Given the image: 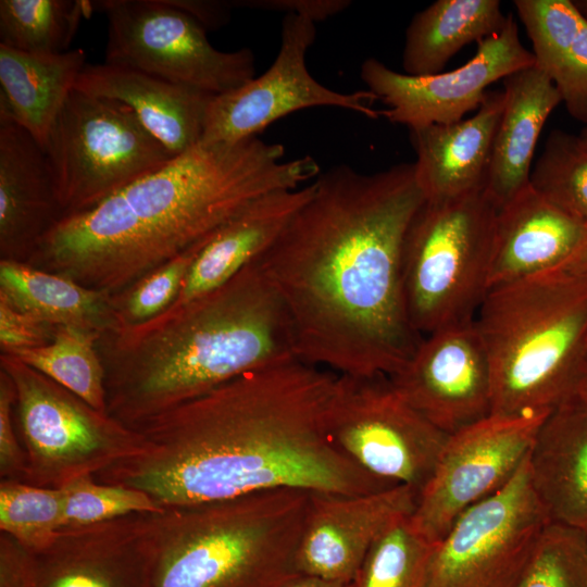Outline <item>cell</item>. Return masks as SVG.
Returning <instances> with one entry per match:
<instances>
[{
	"mask_svg": "<svg viewBox=\"0 0 587 587\" xmlns=\"http://www.w3.org/2000/svg\"><path fill=\"white\" fill-rule=\"evenodd\" d=\"M258 259L292 323L301 361L338 375L391 376L423 336L408 317L402 250L425 201L414 163L321 172Z\"/></svg>",
	"mask_w": 587,
	"mask_h": 587,
	"instance_id": "cell-1",
	"label": "cell"
},
{
	"mask_svg": "<svg viewBox=\"0 0 587 587\" xmlns=\"http://www.w3.org/2000/svg\"><path fill=\"white\" fill-rule=\"evenodd\" d=\"M337 376L301 360L240 375L142 423L138 451L93 478L141 490L161 508L280 488L350 496L398 486L330 439Z\"/></svg>",
	"mask_w": 587,
	"mask_h": 587,
	"instance_id": "cell-2",
	"label": "cell"
},
{
	"mask_svg": "<svg viewBox=\"0 0 587 587\" xmlns=\"http://www.w3.org/2000/svg\"><path fill=\"white\" fill-rule=\"evenodd\" d=\"M284 153L280 143L258 136L200 141L93 207L63 216L26 262L118 295L208 242L257 199L321 173L312 157L283 161Z\"/></svg>",
	"mask_w": 587,
	"mask_h": 587,
	"instance_id": "cell-3",
	"label": "cell"
},
{
	"mask_svg": "<svg viewBox=\"0 0 587 587\" xmlns=\"http://www.w3.org/2000/svg\"><path fill=\"white\" fill-rule=\"evenodd\" d=\"M108 414L137 428L246 373L300 360L287 310L258 260L220 288L100 336Z\"/></svg>",
	"mask_w": 587,
	"mask_h": 587,
	"instance_id": "cell-4",
	"label": "cell"
},
{
	"mask_svg": "<svg viewBox=\"0 0 587 587\" xmlns=\"http://www.w3.org/2000/svg\"><path fill=\"white\" fill-rule=\"evenodd\" d=\"M311 492L280 488L141 513L149 587H278L296 554Z\"/></svg>",
	"mask_w": 587,
	"mask_h": 587,
	"instance_id": "cell-5",
	"label": "cell"
},
{
	"mask_svg": "<svg viewBox=\"0 0 587 587\" xmlns=\"http://www.w3.org/2000/svg\"><path fill=\"white\" fill-rule=\"evenodd\" d=\"M475 324L491 415H547L587 398V277L558 270L490 288Z\"/></svg>",
	"mask_w": 587,
	"mask_h": 587,
	"instance_id": "cell-6",
	"label": "cell"
},
{
	"mask_svg": "<svg viewBox=\"0 0 587 587\" xmlns=\"http://www.w3.org/2000/svg\"><path fill=\"white\" fill-rule=\"evenodd\" d=\"M498 211L484 190L425 200L413 216L402 286L408 317L421 336L475 319L489 289Z\"/></svg>",
	"mask_w": 587,
	"mask_h": 587,
	"instance_id": "cell-7",
	"label": "cell"
},
{
	"mask_svg": "<svg viewBox=\"0 0 587 587\" xmlns=\"http://www.w3.org/2000/svg\"><path fill=\"white\" fill-rule=\"evenodd\" d=\"M14 389L18 436L26 455L24 483L62 488L135 454L137 429L96 410L77 395L15 357L0 354Z\"/></svg>",
	"mask_w": 587,
	"mask_h": 587,
	"instance_id": "cell-8",
	"label": "cell"
},
{
	"mask_svg": "<svg viewBox=\"0 0 587 587\" xmlns=\"http://www.w3.org/2000/svg\"><path fill=\"white\" fill-rule=\"evenodd\" d=\"M42 149L64 216L93 207L175 157L124 103L76 88Z\"/></svg>",
	"mask_w": 587,
	"mask_h": 587,
	"instance_id": "cell-9",
	"label": "cell"
},
{
	"mask_svg": "<svg viewBox=\"0 0 587 587\" xmlns=\"http://www.w3.org/2000/svg\"><path fill=\"white\" fill-rule=\"evenodd\" d=\"M108 21L105 63L127 66L213 96L254 77L249 48L221 51L207 30L165 0L90 1Z\"/></svg>",
	"mask_w": 587,
	"mask_h": 587,
	"instance_id": "cell-10",
	"label": "cell"
},
{
	"mask_svg": "<svg viewBox=\"0 0 587 587\" xmlns=\"http://www.w3.org/2000/svg\"><path fill=\"white\" fill-rule=\"evenodd\" d=\"M327 429L335 446L362 470L417 492L449 436L412 408L386 375H338Z\"/></svg>",
	"mask_w": 587,
	"mask_h": 587,
	"instance_id": "cell-11",
	"label": "cell"
},
{
	"mask_svg": "<svg viewBox=\"0 0 587 587\" xmlns=\"http://www.w3.org/2000/svg\"><path fill=\"white\" fill-rule=\"evenodd\" d=\"M548 523L526 458L505 487L469 509L435 545L425 587H516Z\"/></svg>",
	"mask_w": 587,
	"mask_h": 587,
	"instance_id": "cell-12",
	"label": "cell"
},
{
	"mask_svg": "<svg viewBox=\"0 0 587 587\" xmlns=\"http://www.w3.org/2000/svg\"><path fill=\"white\" fill-rule=\"evenodd\" d=\"M547 415H489L449 435L417 494L410 515L413 528L436 545L469 509L505 487L526 460Z\"/></svg>",
	"mask_w": 587,
	"mask_h": 587,
	"instance_id": "cell-13",
	"label": "cell"
},
{
	"mask_svg": "<svg viewBox=\"0 0 587 587\" xmlns=\"http://www.w3.org/2000/svg\"><path fill=\"white\" fill-rule=\"evenodd\" d=\"M315 37L312 18L285 14L276 59L262 75L212 97L201 141L238 142L258 136L289 113L313 107L340 108L378 118L380 111L371 105L378 98L372 91L339 92L325 87L310 74L305 55Z\"/></svg>",
	"mask_w": 587,
	"mask_h": 587,
	"instance_id": "cell-14",
	"label": "cell"
},
{
	"mask_svg": "<svg viewBox=\"0 0 587 587\" xmlns=\"http://www.w3.org/2000/svg\"><path fill=\"white\" fill-rule=\"evenodd\" d=\"M535 65L522 43L512 14L504 26L478 43L474 57L460 67L427 76L399 73L375 58L361 65V78L387 105L380 115L410 129L463 120L484 101L487 87L514 72Z\"/></svg>",
	"mask_w": 587,
	"mask_h": 587,
	"instance_id": "cell-15",
	"label": "cell"
},
{
	"mask_svg": "<svg viewBox=\"0 0 587 587\" xmlns=\"http://www.w3.org/2000/svg\"><path fill=\"white\" fill-rule=\"evenodd\" d=\"M389 379L412 408L447 435L491 415L490 365L475 319L424 336Z\"/></svg>",
	"mask_w": 587,
	"mask_h": 587,
	"instance_id": "cell-16",
	"label": "cell"
},
{
	"mask_svg": "<svg viewBox=\"0 0 587 587\" xmlns=\"http://www.w3.org/2000/svg\"><path fill=\"white\" fill-rule=\"evenodd\" d=\"M417 494L405 485L350 496L311 492L298 573L351 584L379 535L413 513Z\"/></svg>",
	"mask_w": 587,
	"mask_h": 587,
	"instance_id": "cell-17",
	"label": "cell"
},
{
	"mask_svg": "<svg viewBox=\"0 0 587 587\" xmlns=\"http://www.w3.org/2000/svg\"><path fill=\"white\" fill-rule=\"evenodd\" d=\"M140 514L62 527L34 553L37 587H149Z\"/></svg>",
	"mask_w": 587,
	"mask_h": 587,
	"instance_id": "cell-18",
	"label": "cell"
},
{
	"mask_svg": "<svg viewBox=\"0 0 587 587\" xmlns=\"http://www.w3.org/2000/svg\"><path fill=\"white\" fill-rule=\"evenodd\" d=\"M63 216L43 149L17 124L0 122L1 259L26 262Z\"/></svg>",
	"mask_w": 587,
	"mask_h": 587,
	"instance_id": "cell-19",
	"label": "cell"
},
{
	"mask_svg": "<svg viewBox=\"0 0 587 587\" xmlns=\"http://www.w3.org/2000/svg\"><path fill=\"white\" fill-rule=\"evenodd\" d=\"M586 234V223L553 204L529 183L498 211L488 288L560 267Z\"/></svg>",
	"mask_w": 587,
	"mask_h": 587,
	"instance_id": "cell-20",
	"label": "cell"
},
{
	"mask_svg": "<svg viewBox=\"0 0 587 587\" xmlns=\"http://www.w3.org/2000/svg\"><path fill=\"white\" fill-rule=\"evenodd\" d=\"M502 109L503 91H487L471 117L410 129L416 179L425 200L485 190Z\"/></svg>",
	"mask_w": 587,
	"mask_h": 587,
	"instance_id": "cell-21",
	"label": "cell"
},
{
	"mask_svg": "<svg viewBox=\"0 0 587 587\" xmlns=\"http://www.w3.org/2000/svg\"><path fill=\"white\" fill-rule=\"evenodd\" d=\"M75 88L124 103L175 157L201 141L207 109L213 97L136 68L105 62L87 64Z\"/></svg>",
	"mask_w": 587,
	"mask_h": 587,
	"instance_id": "cell-22",
	"label": "cell"
},
{
	"mask_svg": "<svg viewBox=\"0 0 587 587\" xmlns=\"http://www.w3.org/2000/svg\"><path fill=\"white\" fill-rule=\"evenodd\" d=\"M527 463L533 491L549 523L587 530V398L546 416Z\"/></svg>",
	"mask_w": 587,
	"mask_h": 587,
	"instance_id": "cell-23",
	"label": "cell"
},
{
	"mask_svg": "<svg viewBox=\"0 0 587 587\" xmlns=\"http://www.w3.org/2000/svg\"><path fill=\"white\" fill-rule=\"evenodd\" d=\"M314 190L310 185L267 193L224 225L195 258L172 305L202 297L258 260Z\"/></svg>",
	"mask_w": 587,
	"mask_h": 587,
	"instance_id": "cell-24",
	"label": "cell"
},
{
	"mask_svg": "<svg viewBox=\"0 0 587 587\" xmlns=\"http://www.w3.org/2000/svg\"><path fill=\"white\" fill-rule=\"evenodd\" d=\"M502 83L503 109L485 187L498 209L529 184L539 136L562 102L551 79L536 65L512 73Z\"/></svg>",
	"mask_w": 587,
	"mask_h": 587,
	"instance_id": "cell-25",
	"label": "cell"
},
{
	"mask_svg": "<svg viewBox=\"0 0 587 587\" xmlns=\"http://www.w3.org/2000/svg\"><path fill=\"white\" fill-rule=\"evenodd\" d=\"M86 65L82 48L58 54H33L0 45V122L17 124L43 148Z\"/></svg>",
	"mask_w": 587,
	"mask_h": 587,
	"instance_id": "cell-26",
	"label": "cell"
},
{
	"mask_svg": "<svg viewBox=\"0 0 587 587\" xmlns=\"http://www.w3.org/2000/svg\"><path fill=\"white\" fill-rule=\"evenodd\" d=\"M535 65L558 89L570 115L587 124V17L570 0H515Z\"/></svg>",
	"mask_w": 587,
	"mask_h": 587,
	"instance_id": "cell-27",
	"label": "cell"
},
{
	"mask_svg": "<svg viewBox=\"0 0 587 587\" xmlns=\"http://www.w3.org/2000/svg\"><path fill=\"white\" fill-rule=\"evenodd\" d=\"M0 299L55 327L99 335L118 327L114 296L23 261L1 259Z\"/></svg>",
	"mask_w": 587,
	"mask_h": 587,
	"instance_id": "cell-28",
	"label": "cell"
},
{
	"mask_svg": "<svg viewBox=\"0 0 587 587\" xmlns=\"http://www.w3.org/2000/svg\"><path fill=\"white\" fill-rule=\"evenodd\" d=\"M508 15L499 0H437L417 12L407 30L402 53L404 74L441 73L462 48L498 33Z\"/></svg>",
	"mask_w": 587,
	"mask_h": 587,
	"instance_id": "cell-29",
	"label": "cell"
},
{
	"mask_svg": "<svg viewBox=\"0 0 587 587\" xmlns=\"http://www.w3.org/2000/svg\"><path fill=\"white\" fill-rule=\"evenodd\" d=\"M91 12L85 0H1L0 45L33 54L68 51Z\"/></svg>",
	"mask_w": 587,
	"mask_h": 587,
	"instance_id": "cell-30",
	"label": "cell"
},
{
	"mask_svg": "<svg viewBox=\"0 0 587 587\" xmlns=\"http://www.w3.org/2000/svg\"><path fill=\"white\" fill-rule=\"evenodd\" d=\"M100 336L60 326L48 345L11 355L71 390L96 410L108 413L105 372L97 348Z\"/></svg>",
	"mask_w": 587,
	"mask_h": 587,
	"instance_id": "cell-31",
	"label": "cell"
},
{
	"mask_svg": "<svg viewBox=\"0 0 587 587\" xmlns=\"http://www.w3.org/2000/svg\"><path fill=\"white\" fill-rule=\"evenodd\" d=\"M435 545L411 525L410 516L391 524L373 542L351 587H425Z\"/></svg>",
	"mask_w": 587,
	"mask_h": 587,
	"instance_id": "cell-32",
	"label": "cell"
},
{
	"mask_svg": "<svg viewBox=\"0 0 587 587\" xmlns=\"http://www.w3.org/2000/svg\"><path fill=\"white\" fill-rule=\"evenodd\" d=\"M529 183L553 204L587 224V142L579 135L552 130Z\"/></svg>",
	"mask_w": 587,
	"mask_h": 587,
	"instance_id": "cell-33",
	"label": "cell"
},
{
	"mask_svg": "<svg viewBox=\"0 0 587 587\" xmlns=\"http://www.w3.org/2000/svg\"><path fill=\"white\" fill-rule=\"evenodd\" d=\"M62 488L34 486L21 480L0 482V532L33 553L43 550L63 527Z\"/></svg>",
	"mask_w": 587,
	"mask_h": 587,
	"instance_id": "cell-34",
	"label": "cell"
},
{
	"mask_svg": "<svg viewBox=\"0 0 587 587\" xmlns=\"http://www.w3.org/2000/svg\"><path fill=\"white\" fill-rule=\"evenodd\" d=\"M516 587H587L586 530L548 523Z\"/></svg>",
	"mask_w": 587,
	"mask_h": 587,
	"instance_id": "cell-35",
	"label": "cell"
},
{
	"mask_svg": "<svg viewBox=\"0 0 587 587\" xmlns=\"http://www.w3.org/2000/svg\"><path fill=\"white\" fill-rule=\"evenodd\" d=\"M63 527L90 525L134 513L162 511L146 492L97 482L92 475L75 478L62 487Z\"/></svg>",
	"mask_w": 587,
	"mask_h": 587,
	"instance_id": "cell-36",
	"label": "cell"
},
{
	"mask_svg": "<svg viewBox=\"0 0 587 587\" xmlns=\"http://www.w3.org/2000/svg\"><path fill=\"white\" fill-rule=\"evenodd\" d=\"M205 243L166 262L115 295L118 326L141 324L167 310L176 300L195 258Z\"/></svg>",
	"mask_w": 587,
	"mask_h": 587,
	"instance_id": "cell-37",
	"label": "cell"
},
{
	"mask_svg": "<svg viewBox=\"0 0 587 587\" xmlns=\"http://www.w3.org/2000/svg\"><path fill=\"white\" fill-rule=\"evenodd\" d=\"M55 326L25 314L0 299V347L2 353H14L48 345Z\"/></svg>",
	"mask_w": 587,
	"mask_h": 587,
	"instance_id": "cell-38",
	"label": "cell"
},
{
	"mask_svg": "<svg viewBox=\"0 0 587 587\" xmlns=\"http://www.w3.org/2000/svg\"><path fill=\"white\" fill-rule=\"evenodd\" d=\"M14 389L8 375L0 371V476L23 480L26 455L14 427Z\"/></svg>",
	"mask_w": 587,
	"mask_h": 587,
	"instance_id": "cell-39",
	"label": "cell"
},
{
	"mask_svg": "<svg viewBox=\"0 0 587 587\" xmlns=\"http://www.w3.org/2000/svg\"><path fill=\"white\" fill-rule=\"evenodd\" d=\"M1 587H37L34 553L11 536L0 534Z\"/></svg>",
	"mask_w": 587,
	"mask_h": 587,
	"instance_id": "cell-40",
	"label": "cell"
},
{
	"mask_svg": "<svg viewBox=\"0 0 587 587\" xmlns=\"http://www.w3.org/2000/svg\"><path fill=\"white\" fill-rule=\"evenodd\" d=\"M233 9L245 8L254 10L278 11L285 14L296 13L308 16L314 22L324 21L344 11L350 1L346 0H233Z\"/></svg>",
	"mask_w": 587,
	"mask_h": 587,
	"instance_id": "cell-41",
	"label": "cell"
},
{
	"mask_svg": "<svg viewBox=\"0 0 587 587\" xmlns=\"http://www.w3.org/2000/svg\"><path fill=\"white\" fill-rule=\"evenodd\" d=\"M170 5L185 12L205 30L217 29L226 24L233 9L229 1L217 0H165Z\"/></svg>",
	"mask_w": 587,
	"mask_h": 587,
	"instance_id": "cell-42",
	"label": "cell"
},
{
	"mask_svg": "<svg viewBox=\"0 0 587 587\" xmlns=\"http://www.w3.org/2000/svg\"><path fill=\"white\" fill-rule=\"evenodd\" d=\"M555 270L574 276L587 277V234L573 255Z\"/></svg>",
	"mask_w": 587,
	"mask_h": 587,
	"instance_id": "cell-43",
	"label": "cell"
},
{
	"mask_svg": "<svg viewBox=\"0 0 587 587\" xmlns=\"http://www.w3.org/2000/svg\"><path fill=\"white\" fill-rule=\"evenodd\" d=\"M278 587H351V585L299 573Z\"/></svg>",
	"mask_w": 587,
	"mask_h": 587,
	"instance_id": "cell-44",
	"label": "cell"
},
{
	"mask_svg": "<svg viewBox=\"0 0 587 587\" xmlns=\"http://www.w3.org/2000/svg\"><path fill=\"white\" fill-rule=\"evenodd\" d=\"M575 5L579 11L587 17V0H576L574 1Z\"/></svg>",
	"mask_w": 587,
	"mask_h": 587,
	"instance_id": "cell-45",
	"label": "cell"
},
{
	"mask_svg": "<svg viewBox=\"0 0 587 587\" xmlns=\"http://www.w3.org/2000/svg\"><path fill=\"white\" fill-rule=\"evenodd\" d=\"M579 137L584 139L587 142V125L586 127L580 132Z\"/></svg>",
	"mask_w": 587,
	"mask_h": 587,
	"instance_id": "cell-46",
	"label": "cell"
},
{
	"mask_svg": "<svg viewBox=\"0 0 587 587\" xmlns=\"http://www.w3.org/2000/svg\"><path fill=\"white\" fill-rule=\"evenodd\" d=\"M586 533H587V530H586Z\"/></svg>",
	"mask_w": 587,
	"mask_h": 587,
	"instance_id": "cell-47",
	"label": "cell"
}]
</instances>
